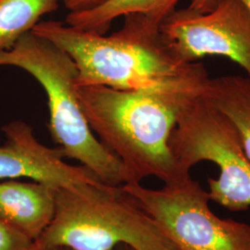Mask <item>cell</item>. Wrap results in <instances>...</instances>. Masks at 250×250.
Listing matches in <instances>:
<instances>
[{
    "label": "cell",
    "mask_w": 250,
    "mask_h": 250,
    "mask_svg": "<svg viewBox=\"0 0 250 250\" xmlns=\"http://www.w3.org/2000/svg\"><path fill=\"white\" fill-rule=\"evenodd\" d=\"M75 88L92 131L137 182L154 176L167 185L190 176L179 166L169 140L181 112L201 95L104 85L75 84Z\"/></svg>",
    "instance_id": "7a4b0ae2"
},
{
    "label": "cell",
    "mask_w": 250,
    "mask_h": 250,
    "mask_svg": "<svg viewBox=\"0 0 250 250\" xmlns=\"http://www.w3.org/2000/svg\"><path fill=\"white\" fill-rule=\"evenodd\" d=\"M33 250H68V249H65V248H59V247H56V248H42V249H35Z\"/></svg>",
    "instance_id": "2e32d148"
},
{
    "label": "cell",
    "mask_w": 250,
    "mask_h": 250,
    "mask_svg": "<svg viewBox=\"0 0 250 250\" xmlns=\"http://www.w3.org/2000/svg\"><path fill=\"white\" fill-rule=\"evenodd\" d=\"M57 190L35 181L0 180V221L36 241L53 219Z\"/></svg>",
    "instance_id": "9c48e42d"
},
{
    "label": "cell",
    "mask_w": 250,
    "mask_h": 250,
    "mask_svg": "<svg viewBox=\"0 0 250 250\" xmlns=\"http://www.w3.org/2000/svg\"><path fill=\"white\" fill-rule=\"evenodd\" d=\"M160 29L184 61L226 57L239 64L250 79V10L240 0H221L207 13L175 9Z\"/></svg>",
    "instance_id": "52a82bcc"
},
{
    "label": "cell",
    "mask_w": 250,
    "mask_h": 250,
    "mask_svg": "<svg viewBox=\"0 0 250 250\" xmlns=\"http://www.w3.org/2000/svg\"><path fill=\"white\" fill-rule=\"evenodd\" d=\"M240 1L250 10V0H240Z\"/></svg>",
    "instance_id": "ac0fdd59"
},
{
    "label": "cell",
    "mask_w": 250,
    "mask_h": 250,
    "mask_svg": "<svg viewBox=\"0 0 250 250\" xmlns=\"http://www.w3.org/2000/svg\"><path fill=\"white\" fill-rule=\"evenodd\" d=\"M114 250H134L133 249H131L130 247L128 246H125V245H122V246H119L118 248H116Z\"/></svg>",
    "instance_id": "e0dca14e"
},
{
    "label": "cell",
    "mask_w": 250,
    "mask_h": 250,
    "mask_svg": "<svg viewBox=\"0 0 250 250\" xmlns=\"http://www.w3.org/2000/svg\"><path fill=\"white\" fill-rule=\"evenodd\" d=\"M108 0H62L70 12H82L96 9Z\"/></svg>",
    "instance_id": "5bb4252c"
},
{
    "label": "cell",
    "mask_w": 250,
    "mask_h": 250,
    "mask_svg": "<svg viewBox=\"0 0 250 250\" xmlns=\"http://www.w3.org/2000/svg\"><path fill=\"white\" fill-rule=\"evenodd\" d=\"M201 97L230 120L250 161V78L240 75L209 78Z\"/></svg>",
    "instance_id": "8fae6325"
},
{
    "label": "cell",
    "mask_w": 250,
    "mask_h": 250,
    "mask_svg": "<svg viewBox=\"0 0 250 250\" xmlns=\"http://www.w3.org/2000/svg\"><path fill=\"white\" fill-rule=\"evenodd\" d=\"M123 188L176 250H250V224L216 216L208 192L191 176L161 189L140 183Z\"/></svg>",
    "instance_id": "8992f818"
},
{
    "label": "cell",
    "mask_w": 250,
    "mask_h": 250,
    "mask_svg": "<svg viewBox=\"0 0 250 250\" xmlns=\"http://www.w3.org/2000/svg\"><path fill=\"white\" fill-rule=\"evenodd\" d=\"M62 0H0V50H8L31 32Z\"/></svg>",
    "instance_id": "7c38bea8"
},
{
    "label": "cell",
    "mask_w": 250,
    "mask_h": 250,
    "mask_svg": "<svg viewBox=\"0 0 250 250\" xmlns=\"http://www.w3.org/2000/svg\"><path fill=\"white\" fill-rule=\"evenodd\" d=\"M34 241L0 221V250H33Z\"/></svg>",
    "instance_id": "4fadbf2b"
},
{
    "label": "cell",
    "mask_w": 250,
    "mask_h": 250,
    "mask_svg": "<svg viewBox=\"0 0 250 250\" xmlns=\"http://www.w3.org/2000/svg\"></svg>",
    "instance_id": "d6986e66"
},
{
    "label": "cell",
    "mask_w": 250,
    "mask_h": 250,
    "mask_svg": "<svg viewBox=\"0 0 250 250\" xmlns=\"http://www.w3.org/2000/svg\"><path fill=\"white\" fill-rule=\"evenodd\" d=\"M221 0H191L188 8L194 9L200 13H207L211 11Z\"/></svg>",
    "instance_id": "9a60e30c"
},
{
    "label": "cell",
    "mask_w": 250,
    "mask_h": 250,
    "mask_svg": "<svg viewBox=\"0 0 250 250\" xmlns=\"http://www.w3.org/2000/svg\"><path fill=\"white\" fill-rule=\"evenodd\" d=\"M1 130L6 141L0 146V180L27 178L56 189L102 183L83 166L65 162L60 146L40 143L25 122H9Z\"/></svg>",
    "instance_id": "ba28073f"
},
{
    "label": "cell",
    "mask_w": 250,
    "mask_h": 250,
    "mask_svg": "<svg viewBox=\"0 0 250 250\" xmlns=\"http://www.w3.org/2000/svg\"><path fill=\"white\" fill-rule=\"evenodd\" d=\"M175 250L123 186L103 183L60 188L53 219L34 242L35 249Z\"/></svg>",
    "instance_id": "277c9868"
},
{
    "label": "cell",
    "mask_w": 250,
    "mask_h": 250,
    "mask_svg": "<svg viewBox=\"0 0 250 250\" xmlns=\"http://www.w3.org/2000/svg\"><path fill=\"white\" fill-rule=\"evenodd\" d=\"M31 32L72 58L78 69L76 85L202 95L209 80L201 63L184 61L160 23L142 14L126 15L123 27L107 36L58 21H39Z\"/></svg>",
    "instance_id": "6da1fadb"
},
{
    "label": "cell",
    "mask_w": 250,
    "mask_h": 250,
    "mask_svg": "<svg viewBox=\"0 0 250 250\" xmlns=\"http://www.w3.org/2000/svg\"><path fill=\"white\" fill-rule=\"evenodd\" d=\"M182 0H108L94 9L69 12L65 23L82 31L105 35L114 20L128 14H142L161 24Z\"/></svg>",
    "instance_id": "30bf717a"
},
{
    "label": "cell",
    "mask_w": 250,
    "mask_h": 250,
    "mask_svg": "<svg viewBox=\"0 0 250 250\" xmlns=\"http://www.w3.org/2000/svg\"><path fill=\"white\" fill-rule=\"evenodd\" d=\"M0 66H14L25 71L45 90L49 109L48 129L65 158L79 161L108 186L139 183L124 162L93 134L76 93L78 69L62 48L29 32L11 48L0 50Z\"/></svg>",
    "instance_id": "3957f363"
},
{
    "label": "cell",
    "mask_w": 250,
    "mask_h": 250,
    "mask_svg": "<svg viewBox=\"0 0 250 250\" xmlns=\"http://www.w3.org/2000/svg\"><path fill=\"white\" fill-rule=\"evenodd\" d=\"M170 150L181 169L202 161H211L218 179H208L210 200L233 210L250 208V161L239 134L227 117L201 96L180 114L169 140Z\"/></svg>",
    "instance_id": "5b68a950"
}]
</instances>
